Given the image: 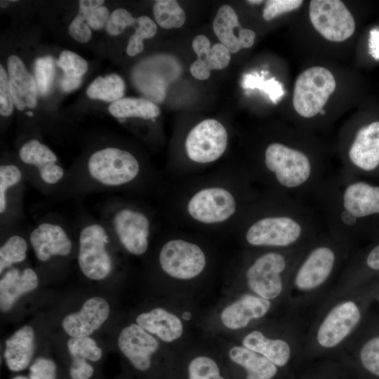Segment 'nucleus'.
Returning a JSON list of instances; mask_svg holds the SVG:
<instances>
[{"instance_id": "nucleus-21", "label": "nucleus", "mask_w": 379, "mask_h": 379, "mask_svg": "<svg viewBox=\"0 0 379 379\" xmlns=\"http://www.w3.org/2000/svg\"><path fill=\"white\" fill-rule=\"evenodd\" d=\"M37 286V274L31 268L22 272L16 268L7 271L0 281L1 310H10L21 295L34 290Z\"/></svg>"}, {"instance_id": "nucleus-36", "label": "nucleus", "mask_w": 379, "mask_h": 379, "mask_svg": "<svg viewBox=\"0 0 379 379\" xmlns=\"http://www.w3.org/2000/svg\"><path fill=\"white\" fill-rule=\"evenodd\" d=\"M20 169L13 164L0 166V213L3 214L7 207L6 194L9 188L18 185L22 180Z\"/></svg>"}, {"instance_id": "nucleus-13", "label": "nucleus", "mask_w": 379, "mask_h": 379, "mask_svg": "<svg viewBox=\"0 0 379 379\" xmlns=\"http://www.w3.org/2000/svg\"><path fill=\"white\" fill-rule=\"evenodd\" d=\"M112 226L119 242L128 253L140 255L146 252L150 223L143 213L130 208L119 209L112 218Z\"/></svg>"}, {"instance_id": "nucleus-49", "label": "nucleus", "mask_w": 379, "mask_h": 379, "mask_svg": "<svg viewBox=\"0 0 379 379\" xmlns=\"http://www.w3.org/2000/svg\"><path fill=\"white\" fill-rule=\"evenodd\" d=\"M369 52L375 59H379V31L372 29L369 37Z\"/></svg>"}, {"instance_id": "nucleus-23", "label": "nucleus", "mask_w": 379, "mask_h": 379, "mask_svg": "<svg viewBox=\"0 0 379 379\" xmlns=\"http://www.w3.org/2000/svg\"><path fill=\"white\" fill-rule=\"evenodd\" d=\"M34 350V330L29 326H25L6 341L4 357L7 367L13 372L27 368L30 365Z\"/></svg>"}, {"instance_id": "nucleus-40", "label": "nucleus", "mask_w": 379, "mask_h": 379, "mask_svg": "<svg viewBox=\"0 0 379 379\" xmlns=\"http://www.w3.org/2000/svg\"><path fill=\"white\" fill-rule=\"evenodd\" d=\"M29 379H58V366L48 358L39 357L29 368Z\"/></svg>"}, {"instance_id": "nucleus-9", "label": "nucleus", "mask_w": 379, "mask_h": 379, "mask_svg": "<svg viewBox=\"0 0 379 379\" xmlns=\"http://www.w3.org/2000/svg\"><path fill=\"white\" fill-rule=\"evenodd\" d=\"M340 172L359 177L379 167V121L360 127L346 149Z\"/></svg>"}, {"instance_id": "nucleus-51", "label": "nucleus", "mask_w": 379, "mask_h": 379, "mask_svg": "<svg viewBox=\"0 0 379 379\" xmlns=\"http://www.w3.org/2000/svg\"><path fill=\"white\" fill-rule=\"evenodd\" d=\"M247 3L248 4H260L261 3H262V1L261 0H250V1H246Z\"/></svg>"}, {"instance_id": "nucleus-5", "label": "nucleus", "mask_w": 379, "mask_h": 379, "mask_svg": "<svg viewBox=\"0 0 379 379\" xmlns=\"http://www.w3.org/2000/svg\"><path fill=\"white\" fill-rule=\"evenodd\" d=\"M79 241L78 262L82 273L93 280L106 278L112 272V260L105 228L98 223L88 224L81 230Z\"/></svg>"}, {"instance_id": "nucleus-6", "label": "nucleus", "mask_w": 379, "mask_h": 379, "mask_svg": "<svg viewBox=\"0 0 379 379\" xmlns=\"http://www.w3.org/2000/svg\"><path fill=\"white\" fill-rule=\"evenodd\" d=\"M286 255L267 251L257 255L245 270L248 288L265 300L277 298L282 290V274L288 267Z\"/></svg>"}, {"instance_id": "nucleus-18", "label": "nucleus", "mask_w": 379, "mask_h": 379, "mask_svg": "<svg viewBox=\"0 0 379 379\" xmlns=\"http://www.w3.org/2000/svg\"><path fill=\"white\" fill-rule=\"evenodd\" d=\"M29 241L36 258L47 261L55 255H67L72 249V241L60 225L43 222L30 234Z\"/></svg>"}, {"instance_id": "nucleus-2", "label": "nucleus", "mask_w": 379, "mask_h": 379, "mask_svg": "<svg viewBox=\"0 0 379 379\" xmlns=\"http://www.w3.org/2000/svg\"><path fill=\"white\" fill-rule=\"evenodd\" d=\"M336 87L335 78L326 68L319 66L307 69L297 77L293 105L303 118H312L323 109Z\"/></svg>"}, {"instance_id": "nucleus-30", "label": "nucleus", "mask_w": 379, "mask_h": 379, "mask_svg": "<svg viewBox=\"0 0 379 379\" xmlns=\"http://www.w3.org/2000/svg\"><path fill=\"white\" fill-rule=\"evenodd\" d=\"M78 15L69 26V34L76 41L81 43L88 42L91 37V27L86 23V18L90 10L102 6L103 0L79 1Z\"/></svg>"}, {"instance_id": "nucleus-19", "label": "nucleus", "mask_w": 379, "mask_h": 379, "mask_svg": "<svg viewBox=\"0 0 379 379\" xmlns=\"http://www.w3.org/2000/svg\"><path fill=\"white\" fill-rule=\"evenodd\" d=\"M8 84L14 105L19 110L34 108L37 102L38 88L35 79L22 60L11 55L7 60Z\"/></svg>"}, {"instance_id": "nucleus-39", "label": "nucleus", "mask_w": 379, "mask_h": 379, "mask_svg": "<svg viewBox=\"0 0 379 379\" xmlns=\"http://www.w3.org/2000/svg\"><path fill=\"white\" fill-rule=\"evenodd\" d=\"M360 357L364 367L379 377V336L372 338L364 345Z\"/></svg>"}, {"instance_id": "nucleus-55", "label": "nucleus", "mask_w": 379, "mask_h": 379, "mask_svg": "<svg viewBox=\"0 0 379 379\" xmlns=\"http://www.w3.org/2000/svg\"><path fill=\"white\" fill-rule=\"evenodd\" d=\"M325 113H326V112H325V110L323 109H322L320 111V112H319V114H320L321 115H324Z\"/></svg>"}, {"instance_id": "nucleus-11", "label": "nucleus", "mask_w": 379, "mask_h": 379, "mask_svg": "<svg viewBox=\"0 0 379 379\" xmlns=\"http://www.w3.org/2000/svg\"><path fill=\"white\" fill-rule=\"evenodd\" d=\"M237 209V201L232 193L219 187L199 190L187 204L189 215L204 224L225 222L236 213Z\"/></svg>"}, {"instance_id": "nucleus-54", "label": "nucleus", "mask_w": 379, "mask_h": 379, "mask_svg": "<svg viewBox=\"0 0 379 379\" xmlns=\"http://www.w3.org/2000/svg\"><path fill=\"white\" fill-rule=\"evenodd\" d=\"M26 114H27L28 116H29V117H32V116L33 115V113H32V112H30V111H27V112H26Z\"/></svg>"}, {"instance_id": "nucleus-3", "label": "nucleus", "mask_w": 379, "mask_h": 379, "mask_svg": "<svg viewBox=\"0 0 379 379\" xmlns=\"http://www.w3.org/2000/svg\"><path fill=\"white\" fill-rule=\"evenodd\" d=\"M159 262L170 278L188 281L199 277L205 270L207 258L197 244L181 239H171L161 247Z\"/></svg>"}, {"instance_id": "nucleus-10", "label": "nucleus", "mask_w": 379, "mask_h": 379, "mask_svg": "<svg viewBox=\"0 0 379 379\" xmlns=\"http://www.w3.org/2000/svg\"><path fill=\"white\" fill-rule=\"evenodd\" d=\"M227 132L218 121L205 119L189 132L185 140L187 157L198 164H208L218 159L227 145Z\"/></svg>"}, {"instance_id": "nucleus-12", "label": "nucleus", "mask_w": 379, "mask_h": 379, "mask_svg": "<svg viewBox=\"0 0 379 379\" xmlns=\"http://www.w3.org/2000/svg\"><path fill=\"white\" fill-rule=\"evenodd\" d=\"M118 345L132 368L142 374L152 371L154 357L160 349L158 339L137 324H131L121 330Z\"/></svg>"}, {"instance_id": "nucleus-37", "label": "nucleus", "mask_w": 379, "mask_h": 379, "mask_svg": "<svg viewBox=\"0 0 379 379\" xmlns=\"http://www.w3.org/2000/svg\"><path fill=\"white\" fill-rule=\"evenodd\" d=\"M58 65L63 70L65 74L71 77H82L88 70V63L85 59L67 50L60 54Z\"/></svg>"}, {"instance_id": "nucleus-53", "label": "nucleus", "mask_w": 379, "mask_h": 379, "mask_svg": "<svg viewBox=\"0 0 379 379\" xmlns=\"http://www.w3.org/2000/svg\"><path fill=\"white\" fill-rule=\"evenodd\" d=\"M8 1H1V7H6L8 6Z\"/></svg>"}, {"instance_id": "nucleus-27", "label": "nucleus", "mask_w": 379, "mask_h": 379, "mask_svg": "<svg viewBox=\"0 0 379 379\" xmlns=\"http://www.w3.org/2000/svg\"><path fill=\"white\" fill-rule=\"evenodd\" d=\"M186 379H228L220 362L211 354L196 353L186 365Z\"/></svg>"}, {"instance_id": "nucleus-34", "label": "nucleus", "mask_w": 379, "mask_h": 379, "mask_svg": "<svg viewBox=\"0 0 379 379\" xmlns=\"http://www.w3.org/2000/svg\"><path fill=\"white\" fill-rule=\"evenodd\" d=\"M241 86L244 88H258L265 93L270 100L276 103L284 94L282 84L274 77L265 80L264 75L260 76L257 73L244 75Z\"/></svg>"}, {"instance_id": "nucleus-1", "label": "nucleus", "mask_w": 379, "mask_h": 379, "mask_svg": "<svg viewBox=\"0 0 379 379\" xmlns=\"http://www.w3.org/2000/svg\"><path fill=\"white\" fill-rule=\"evenodd\" d=\"M320 230L325 228L311 205L272 193L249 214L244 238L251 246L284 248L314 240Z\"/></svg>"}, {"instance_id": "nucleus-47", "label": "nucleus", "mask_w": 379, "mask_h": 379, "mask_svg": "<svg viewBox=\"0 0 379 379\" xmlns=\"http://www.w3.org/2000/svg\"><path fill=\"white\" fill-rule=\"evenodd\" d=\"M81 83V77H71L64 74L61 77L60 86L65 92H69L79 88Z\"/></svg>"}, {"instance_id": "nucleus-42", "label": "nucleus", "mask_w": 379, "mask_h": 379, "mask_svg": "<svg viewBox=\"0 0 379 379\" xmlns=\"http://www.w3.org/2000/svg\"><path fill=\"white\" fill-rule=\"evenodd\" d=\"M231 53L228 48L221 43H217L211 46L204 60L213 70L225 68L229 65Z\"/></svg>"}, {"instance_id": "nucleus-4", "label": "nucleus", "mask_w": 379, "mask_h": 379, "mask_svg": "<svg viewBox=\"0 0 379 379\" xmlns=\"http://www.w3.org/2000/svg\"><path fill=\"white\" fill-rule=\"evenodd\" d=\"M88 171L98 183L118 187L133 181L139 174L140 165L128 151L106 147L93 152L88 159Z\"/></svg>"}, {"instance_id": "nucleus-29", "label": "nucleus", "mask_w": 379, "mask_h": 379, "mask_svg": "<svg viewBox=\"0 0 379 379\" xmlns=\"http://www.w3.org/2000/svg\"><path fill=\"white\" fill-rule=\"evenodd\" d=\"M153 13L157 24L164 29L179 28L186 20V14L175 0L156 1Z\"/></svg>"}, {"instance_id": "nucleus-43", "label": "nucleus", "mask_w": 379, "mask_h": 379, "mask_svg": "<svg viewBox=\"0 0 379 379\" xmlns=\"http://www.w3.org/2000/svg\"><path fill=\"white\" fill-rule=\"evenodd\" d=\"M14 102L10 91L8 75L2 65L0 66V114L10 116L13 111Z\"/></svg>"}, {"instance_id": "nucleus-20", "label": "nucleus", "mask_w": 379, "mask_h": 379, "mask_svg": "<svg viewBox=\"0 0 379 379\" xmlns=\"http://www.w3.org/2000/svg\"><path fill=\"white\" fill-rule=\"evenodd\" d=\"M19 157L24 163L34 166L41 180L47 184H55L63 178L64 170L58 164L56 155L38 140L26 142L19 150Z\"/></svg>"}, {"instance_id": "nucleus-44", "label": "nucleus", "mask_w": 379, "mask_h": 379, "mask_svg": "<svg viewBox=\"0 0 379 379\" xmlns=\"http://www.w3.org/2000/svg\"><path fill=\"white\" fill-rule=\"evenodd\" d=\"M109 16V12L107 8L100 6L89 11L86 18V23L93 29H100L106 26Z\"/></svg>"}, {"instance_id": "nucleus-22", "label": "nucleus", "mask_w": 379, "mask_h": 379, "mask_svg": "<svg viewBox=\"0 0 379 379\" xmlns=\"http://www.w3.org/2000/svg\"><path fill=\"white\" fill-rule=\"evenodd\" d=\"M225 352L229 361L245 370L246 379H272L277 372L273 362L242 345L229 344Z\"/></svg>"}, {"instance_id": "nucleus-45", "label": "nucleus", "mask_w": 379, "mask_h": 379, "mask_svg": "<svg viewBox=\"0 0 379 379\" xmlns=\"http://www.w3.org/2000/svg\"><path fill=\"white\" fill-rule=\"evenodd\" d=\"M192 75L199 80H206L209 78L211 69L205 60L197 58L190 67Z\"/></svg>"}, {"instance_id": "nucleus-33", "label": "nucleus", "mask_w": 379, "mask_h": 379, "mask_svg": "<svg viewBox=\"0 0 379 379\" xmlns=\"http://www.w3.org/2000/svg\"><path fill=\"white\" fill-rule=\"evenodd\" d=\"M137 27L128 40L126 53L135 56L143 51V40L152 38L157 33V26L149 17L142 15L137 18Z\"/></svg>"}, {"instance_id": "nucleus-25", "label": "nucleus", "mask_w": 379, "mask_h": 379, "mask_svg": "<svg viewBox=\"0 0 379 379\" xmlns=\"http://www.w3.org/2000/svg\"><path fill=\"white\" fill-rule=\"evenodd\" d=\"M236 27H241L235 11L229 5L222 6L214 18L213 29L220 43L226 46L231 53H235L241 49L238 36L234 33Z\"/></svg>"}, {"instance_id": "nucleus-31", "label": "nucleus", "mask_w": 379, "mask_h": 379, "mask_svg": "<svg viewBox=\"0 0 379 379\" xmlns=\"http://www.w3.org/2000/svg\"><path fill=\"white\" fill-rule=\"evenodd\" d=\"M27 244L19 235L10 237L0 248V273L13 264L22 262L27 257Z\"/></svg>"}, {"instance_id": "nucleus-41", "label": "nucleus", "mask_w": 379, "mask_h": 379, "mask_svg": "<svg viewBox=\"0 0 379 379\" xmlns=\"http://www.w3.org/2000/svg\"><path fill=\"white\" fill-rule=\"evenodd\" d=\"M303 1L301 0H269L265 3L262 17L271 20L281 14L298 9Z\"/></svg>"}, {"instance_id": "nucleus-46", "label": "nucleus", "mask_w": 379, "mask_h": 379, "mask_svg": "<svg viewBox=\"0 0 379 379\" xmlns=\"http://www.w3.org/2000/svg\"><path fill=\"white\" fill-rule=\"evenodd\" d=\"M192 48L197 55V58L204 60L211 48V42L207 36L200 34L193 39Z\"/></svg>"}, {"instance_id": "nucleus-24", "label": "nucleus", "mask_w": 379, "mask_h": 379, "mask_svg": "<svg viewBox=\"0 0 379 379\" xmlns=\"http://www.w3.org/2000/svg\"><path fill=\"white\" fill-rule=\"evenodd\" d=\"M241 345L260 354L276 366H284L290 357V347L286 341L267 338L259 331H253L246 334L242 338Z\"/></svg>"}, {"instance_id": "nucleus-48", "label": "nucleus", "mask_w": 379, "mask_h": 379, "mask_svg": "<svg viewBox=\"0 0 379 379\" xmlns=\"http://www.w3.org/2000/svg\"><path fill=\"white\" fill-rule=\"evenodd\" d=\"M255 33L249 29L240 28L238 32V39L241 48H250L254 44Z\"/></svg>"}, {"instance_id": "nucleus-16", "label": "nucleus", "mask_w": 379, "mask_h": 379, "mask_svg": "<svg viewBox=\"0 0 379 379\" xmlns=\"http://www.w3.org/2000/svg\"><path fill=\"white\" fill-rule=\"evenodd\" d=\"M136 324L165 343H174L185 333L183 319L176 313L164 307H154L139 314Z\"/></svg>"}, {"instance_id": "nucleus-28", "label": "nucleus", "mask_w": 379, "mask_h": 379, "mask_svg": "<svg viewBox=\"0 0 379 379\" xmlns=\"http://www.w3.org/2000/svg\"><path fill=\"white\" fill-rule=\"evenodd\" d=\"M125 91V83L117 74L98 77L88 87L87 95L92 99L112 103L122 98Z\"/></svg>"}, {"instance_id": "nucleus-17", "label": "nucleus", "mask_w": 379, "mask_h": 379, "mask_svg": "<svg viewBox=\"0 0 379 379\" xmlns=\"http://www.w3.org/2000/svg\"><path fill=\"white\" fill-rule=\"evenodd\" d=\"M109 314L107 302L101 297H93L84 303L79 312L66 316L62 326L71 337L89 336L107 320Z\"/></svg>"}, {"instance_id": "nucleus-15", "label": "nucleus", "mask_w": 379, "mask_h": 379, "mask_svg": "<svg viewBox=\"0 0 379 379\" xmlns=\"http://www.w3.org/2000/svg\"><path fill=\"white\" fill-rule=\"evenodd\" d=\"M359 319L360 312L354 302L340 304L329 312L319 327V343L325 347L336 345L349 335Z\"/></svg>"}, {"instance_id": "nucleus-35", "label": "nucleus", "mask_w": 379, "mask_h": 379, "mask_svg": "<svg viewBox=\"0 0 379 379\" xmlns=\"http://www.w3.org/2000/svg\"><path fill=\"white\" fill-rule=\"evenodd\" d=\"M55 61L51 56L38 58L34 62V79L38 91L46 95L51 88L55 77Z\"/></svg>"}, {"instance_id": "nucleus-32", "label": "nucleus", "mask_w": 379, "mask_h": 379, "mask_svg": "<svg viewBox=\"0 0 379 379\" xmlns=\"http://www.w3.org/2000/svg\"><path fill=\"white\" fill-rule=\"evenodd\" d=\"M71 359H78L89 362H98L102 356V350L91 338L71 337L67 343Z\"/></svg>"}, {"instance_id": "nucleus-8", "label": "nucleus", "mask_w": 379, "mask_h": 379, "mask_svg": "<svg viewBox=\"0 0 379 379\" xmlns=\"http://www.w3.org/2000/svg\"><path fill=\"white\" fill-rule=\"evenodd\" d=\"M309 16L314 29L325 39L340 42L355 30V22L344 3L339 0H312Z\"/></svg>"}, {"instance_id": "nucleus-14", "label": "nucleus", "mask_w": 379, "mask_h": 379, "mask_svg": "<svg viewBox=\"0 0 379 379\" xmlns=\"http://www.w3.org/2000/svg\"><path fill=\"white\" fill-rule=\"evenodd\" d=\"M270 308V300L246 294L222 306L217 314L218 321L225 331L240 330L265 316Z\"/></svg>"}, {"instance_id": "nucleus-52", "label": "nucleus", "mask_w": 379, "mask_h": 379, "mask_svg": "<svg viewBox=\"0 0 379 379\" xmlns=\"http://www.w3.org/2000/svg\"><path fill=\"white\" fill-rule=\"evenodd\" d=\"M12 379H29V378H27V377L24 376V375H17V376H15L14 378H13Z\"/></svg>"}, {"instance_id": "nucleus-38", "label": "nucleus", "mask_w": 379, "mask_h": 379, "mask_svg": "<svg viewBox=\"0 0 379 379\" xmlns=\"http://www.w3.org/2000/svg\"><path fill=\"white\" fill-rule=\"evenodd\" d=\"M137 22V18H133L125 8H120L114 10L111 14L106 25L108 34L112 36L120 34L124 30L133 26Z\"/></svg>"}, {"instance_id": "nucleus-50", "label": "nucleus", "mask_w": 379, "mask_h": 379, "mask_svg": "<svg viewBox=\"0 0 379 379\" xmlns=\"http://www.w3.org/2000/svg\"><path fill=\"white\" fill-rule=\"evenodd\" d=\"M367 267L373 270H379V244L374 246L366 258Z\"/></svg>"}, {"instance_id": "nucleus-26", "label": "nucleus", "mask_w": 379, "mask_h": 379, "mask_svg": "<svg viewBox=\"0 0 379 379\" xmlns=\"http://www.w3.org/2000/svg\"><path fill=\"white\" fill-rule=\"evenodd\" d=\"M109 113L118 119L139 117L155 121L160 113L159 107L154 102L137 98H122L108 107Z\"/></svg>"}, {"instance_id": "nucleus-7", "label": "nucleus", "mask_w": 379, "mask_h": 379, "mask_svg": "<svg viewBox=\"0 0 379 379\" xmlns=\"http://www.w3.org/2000/svg\"><path fill=\"white\" fill-rule=\"evenodd\" d=\"M338 237L328 232L318 239L300 265L295 277V286L310 290L323 284L331 274L337 263L338 252L334 244Z\"/></svg>"}]
</instances>
